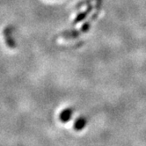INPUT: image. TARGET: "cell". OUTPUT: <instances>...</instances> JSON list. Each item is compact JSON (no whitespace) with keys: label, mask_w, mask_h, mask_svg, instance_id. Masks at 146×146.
I'll return each instance as SVG.
<instances>
[{"label":"cell","mask_w":146,"mask_h":146,"mask_svg":"<svg viewBox=\"0 0 146 146\" xmlns=\"http://www.w3.org/2000/svg\"><path fill=\"white\" fill-rule=\"evenodd\" d=\"M13 31H14L13 27L9 26V27L5 28L4 34H3L5 40V43L7 44V46L10 48H14L16 47V42H15V40L13 38V35H12L13 33Z\"/></svg>","instance_id":"obj_1"},{"label":"cell","mask_w":146,"mask_h":146,"mask_svg":"<svg viewBox=\"0 0 146 146\" xmlns=\"http://www.w3.org/2000/svg\"><path fill=\"white\" fill-rule=\"evenodd\" d=\"M87 123V121L85 117H79L76 121H75V124H74V129L78 131H80L82 130L86 127V125Z\"/></svg>","instance_id":"obj_2"},{"label":"cell","mask_w":146,"mask_h":146,"mask_svg":"<svg viewBox=\"0 0 146 146\" xmlns=\"http://www.w3.org/2000/svg\"><path fill=\"white\" fill-rule=\"evenodd\" d=\"M72 113H73V111L70 108H67V109L64 110L61 113L60 118H61V120L62 121H68L71 118Z\"/></svg>","instance_id":"obj_3"}]
</instances>
